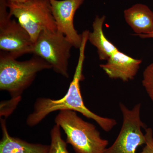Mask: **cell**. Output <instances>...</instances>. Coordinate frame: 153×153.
I'll use <instances>...</instances> for the list:
<instances>
[{
    "label": "cell",
    "mask_w": 153,
    "mask_h": 153,
    "mask_svg": "<svg viewBox=\"0 0 153 153\" xmlns=\"http://www.w3.org/2000/svg\"><path fill=\"white\" fill-rule=\"evenodd\" d=\"M105 16H97L92 24L93 31L89 32L88 41L97 49L100 60H107L118 50L116 47L108 41L103 33V25Z\"/></svg>",
    "instance_id": "12"
},
{
    "label": "cell",
    "mask_w": 153,
    "mask_h": 153,
    "mask_svg": "<svg viewBox=\"0 0 153 153\" xmlns=\"http://www.w3.org/2000/svg\"><path fill=\"white\" fill-rule=\"evenodd\" d=\"M2 139L0 141V153H48L50 145L32 143L11 137L9 134L5 119L1 118Z\"/></svg>",
    "instance_id": "10"
},
{
    "label": "cell",
    "mask_w": 153,
    "mask_h": 153,
    "mask_svg": "<svg viewBox=\"0 0 153 153\" xmlns=\"http://www.w3.org/2000/svg\"><path fill=\"white\" fill-rule=\"evenodd\" d=\"M7 2L13 3H23L32 0H7Z\"/></svg>",
    "instance_id": "18"
},
{
    "label": "cell",
    "mask_w": 153,
    "mask_h": 153,
    "mask_svg": "<svg viewBox=\"0 0 153 153\" xmlns=\"http://www.w3.org/2000/svg\"><path fill=\"white\" fill-rule=\"evenodd\" d=\"M126 22L135 35L153 32V12L148 6L137 4L124 11Z\"/></svg>",
    "instance_id": "11"
},
{
    "label": "cell",
    "mask_w": 153,
    "mask_h": 153,
    "mask_svg": "<svg viewBox=\"0 0 153 153\" xmlns=\"http://www.w3.org/2000/svg\"><path fill=\"white\" fill-rule=\"evenodd\" d=\"M146 143L144 147L140 153H153V132L151 128L145 129Z\"/></svg>",
    "instance_id": "16"
},
{
    "label": "cell",
    "mask_w": 153,
    "mask_h": 153,
    "mask_svg": "<svg viewBox=\"0 0 153 153\" xmlns=\"http://www.w3.org/2000/svg\"><path fill=\"white\" fill-rule=\"evenodd\" d=\"M142 82L148 96L153 102V63L145 68Z\"/></svg>",
    "instance_id": "14"
},
{
    "label": "cell",
    "mask_w": 153,
    "mask_h": 153,
    "mask_svg": "<svg viewBox=\"0 0 153 153\" xmlns=\"http://www.w3.org/2000/svg\"><path fill=\"white\" fill-rule=\"evenodd\" d=\"M7 5L11 16L18 19L33 44L43 31H57L49 0H32L23 3L7 2Z\"/></svg>",
    "instance_id": "4"
},
{
    "label": "cell",
    "mask_w": 153,
    "mask_h": 153,
    "mask_svg": "<svg viewBox=\"0 0 153 153\" xmlns=\"http://www.w3.org/2000/svg\"><path fill=\"white\" fill-rule=\"evenodd\" d=\"M88 30L82 33V42L79 48L78 62L75 68L73 79L70 83L68 91L62 98L58 100L41 97L37 99L34 105V110L28 116L27 123L29 126L37 125L52 112L57 111H74L78 112L88 118L95 121L105 131L108 132L116 125L114 119L104 117L89 110L85 106L80 91V82L84 79L82 74L83 63L85 59V49L88 41Z\"/></svg>",
    "instance_id": "1"
},
{
    "label": "cell",
    "mask_w": 153,
    "mask_h": 153,
    "mask_svg": "<svg viewBox=\"0 0 153 153\" xmlns=\"http://www.w3.org/2000/svg\"><path fill=\"white\" fill-rule=\"evenodd\" d=\"M84 0H49L57 30L63 33L73 47L79 49L82 44V34L74 28V15Z\"/></svg>",
    "instance_id": "8"
},
{
    "label": "cell",
    "mask_w": 153,
    "mask_h": 153,
    "mask_svg": "<svg viewBox=\"0 0 153 153\" xmlns=\"http://www.w3.org/2000/svg\"><path fill=\"white\" fill-rule=\"evenodd\" d=\"M52 68L49 63L37 55L21 61L1 51L0 90L8 92L12 98L21 97L24 91L33 83L38 72Z\"/></svg>",
    "instance_id": "2"
},
{
    "label": "cell",
    "mask_w": 153,
    "mask_h": 153,
    "mask_svg": "<svg viewBox=\"0 0 153 153\" xmlns=\"http://www.w3.org/2000/svg\"><path fill=\"white\" fill-rule=\"evenodd\" d=\"M105 64L100 65V68L109 78L120 79L128 82L134 78L142 60L134 59L118 50L108 59Z\"/></svg>",
    "instance_id": "9"
},
{
    "label": "cell",
    "mask_w": 153,
    "mask_h": 153,
    "mask_svg": "<svg viewBox=\"0 0 153 153\" xmlns=\"http://www.w3.org/2000/svg\"><path fill=\"white\" fill-rule=\"evenodd\" d=\"M21 100V97L18 98H12L11 100L8 101L1 102V104L6 105V108L4 109H1V116L5 115V116L7 117L13 111L14 109L16 108L17 105L20 100Z\"/></svg>",
    "instance_id": "15"
},
{
    "label": "cell",
    "mask_w": 153,
    "mask_h": 153,
    "mask_svg": "<svg viewBox=\"0 0 153 153\" xmlns=\"http://www.w3.org/2000/svg\"><path fill=\"white\" fill-rule=\"evenodd\" d=\"M56 124L66 134V141L76 153H103L108 144L92 124L85 121L74 111L64 110L55 117Z\"/></svg>",
    "instance_id": "3"
},
{
    "label": "cell",
    "mask_w": 153,
    "mask_h": 153,
    "mask_svg": "<svg viewBox=\"0 0 153 153\" xmlns=\"http://www.w3.org/2000/svg\"><path fill=\"white\" fill-rule=\"evenodd\" d=\"M51 142L48 153H69L67 144L61 137L60 127L56 124L50 131Z\"/></svg>",
    "instance_id": "13"
},
{
    "label": "cell",
    "mask_w": 153,
    "mask_h": 153,
    "mask_svg": "<svg viewBox=\"0 0 153 153\" xmlns=\"http://www.w3.org/2000/svg\"><path fill=\"white\" fill-rule=\"evenodd\" d=\"M72 44L58 30L41 32L33 45L32 54L49 63L56 73L68 78V60L71 57Z\"/></svg>",
    "instance_id": "5"
},
{
    "label": "cell",
    "mask_w": 153,
    "mask_h": 153,
    "mask_svg": "<svg viewBox=\"0 0 153 153\" xmlns=\"http://www.w3.org/2000/svg\"><path fill=\"white\" fill-rule=\"evenodd\" d=\"M141 106L138 103L130 109L120 103L123 116L122 126L114 143L103 153H136L137 148L146 144V137L141 129L146 126L140 116Z\"/></svg>",
    "instance_id": "7"
},
{
    "label": "cell",
    "mask_w": 153,
    "mask_h": 153,
    "mask_svg": "<svg viewBox=\"0 0 153 153\" xmlns=\"http://www.w3.org/2000/svg\"><path fill=\"white\" fill-rule=\"evenodd\" d=\"M139 36L140 38H153V32L148 34H140V35H135Z\"/></svg>",
    "instance_id": "17"
},
{
    "label": "cell",
    "mask_w": 153,
    "mask_h": 153,
    "mask_svg": "<svg viewBox=\"0 0 153 153\" xmlns=\"http://www.w3.org/2000/svg\"><path fill=\"white\" fill-rule=\"evenodd\" d=\"M7 0H0V49L14 58L32 54L34 44L19 22L11 19Z\"/></svg>",
    "instance_id": "6"
}]
</instances>
